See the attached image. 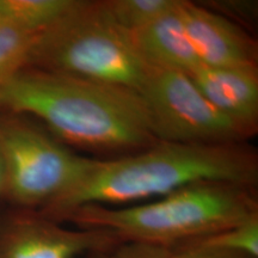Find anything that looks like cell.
I'll return each instance as SVG.
<instances>
[{"label":"cell","mask_w":258,"mask_h":258,"mask_svg":"<svg viewBox=\"0 0 258 258\" xmlns=\"http://www.w3.org/2000/svg\"><path fill=\"white\" fill-rule=\"evenodd\" d=\"M0 108L37 118L77 146L117 151L158 143L140 93L110 84L23 67L0 83Z\"/></svg>","instance_id":"1"},{"label":"cell","mask_w":258,"mask_h":258,"mask_svg":"<svg viewBox=\"0 0 258 258\" xmlns=\"http://www.w3.org/2000/svg\"><path fill=\"white\" fill-rule=\"evenodd\" d=\"M257 160L237 145L159 143L120 159L95 160L84 178L41 214L50 218L80 206H131L200 183L252 185Z\"/></svg>","instance_id":"2"},{"label":"cell","mask_w":258,"mask_h":258,"mask_svg":"<svg viewBox=\"0 0 258 258\" xmlns=\"http://www.w3.org/2000/svg\"><path fill=\"white\" fill-rule=\"evenodd\" d=\"M254 214L257 205L244 186L200 183L146 203L80 206L50 219L108 231L122 241L173 249L233 227Z\"/></svg>","instance_id":"3"},{"label":"cell","mask_w":258,"mask_h":258,"mask_svg":"<svg viewBox=\"0 0 258 258\" xmlns=\"http://www.w3.org/2000/svg\"><path fill=\"white\" fill-rule=\"evenodd\" d=\"M25 67L110 84L140 93L151 73L103 2H79L64 17L41 32Z\"/></svg>","instance_id":"4"},{"label":"cell","mask_w":258,"mask_h":258,"mask_svg":"<svg viewBox=\"0 0 258 258\" xmlns=\"http://www.w3.org/2000/svg\"><path fill=\"white\" fill-rule=\"evenodd\" d=\"M5 196L21 209L41 211L74 188L96 159L79 156L27 116H0Z\"/></svg>","instance_id":"5"},{"label":"cell","mask_w":258,"mask_h":258,"mask_svg":"<svg viewBox=\"0 0 258 258\" xmlns=\"http://www.w3.org/2000/svg\"><path fill=\"white\" fill-rule=\"evenodd\" d=\"M140 96L158 143L237 145L254 132L219 111L185 73L151 70Z\"/></svg>","instance_id":"6"},{"label":"cell","mask_w":258,"mask_h":258,"mask_svg":"<svg viewBox=\"0 0 258 258\" xmlns=\"http://www.w3.org/2000/svg\"><path fill=\"white\" fill-rule=\"evenodd\" d=\"M121 241L108 231L70 228L28 209H21L0 225V258H79Z\"/></svg>","instance_id":"7"},{"label":"cell","mask_w":258,"mask_h":258,"mask_svg":"<svg viewBox=\"0 0 258 258\" xmlns=\"http://www.w3.org/2000/svg\"><path fill=\"white\" fill-rule=\"evenodd\" d=\"M183 22L200 64L209 67L256 66L253 41L231 19L213 10L182 2Z\"/></svg>","instance_id":"8"},{"label":"cell","mask_w":258,"mask_h":258,"mask_svg":"<svg viewBox=\"0 0 258 258\" xmlns=\"http://www.w3.org/2000/svg\"><path fill=\"white\" fill-rule=\"evenodd\" d=\"M203 96L219 111L254 131L258 117L257 66H200L189 74Z\"/></svg>","instance_id":"9"},{"label":"cell","mask_w":258,"mask_h":258,"mask_svg":"<svg viewBox=\"0 0 258 258\" xmlns=\"http://www.w3.org/2000/svg\"><path fill=\"white\" fill-rule=\"evenodd\" d=\"M179 4L145 27L129 32L135 49L151 70L189 74L200 61L186 34Z\"/></svg>","instance_id":"10"},{"label":"cell","mask_w":258,"mask_h":258,"mask_svg":"<svg viewBox=\"0 0 258 258\" xmlns=\"http://www.w3.org/2000/svg\"><path fill=\"white\" fill-rule=\"evenodd\" d=\"M80 0H0V21L32 35L59 22Z\"/></svg>","instance_id":"11"},{"label":"cell","mask_w":258,"mask_h":258,"mask_svg":"<svg viewBox=\"0 0 258 258\" xmlns=\"http://www.w3.org/2000/svg\"><path fill=\"white\" fill-rule=\"evenodd\" d=\"M180 0H108L103 2L115 23L133 32L159 18L179 4Z\"/></svg>","instance_id":"12"},{"label":"cell","mask_w":258,"mask_h":258,"mask_svg":"<svg viewBox=\"0 0 258 258\" xmlns=\"http://www.w3.org/2000/svg\"><path fill=\"white\" fill-rule=\"evenodd\" d=\"M37 36L0 21V82L25 67Z\"/></svg>","instance_id":"13"},{"label":"cell","mask_w":258,"mask_h":258,"mask_svg":"<svg viewBox=\"0 0 258 258\" xmlns=\"http://www.w3.org/2000/svg\"><path fill=\"white\" fill-rule=\"evenodd\" d=\"M196 241L215 249L258 258V214L233 227Z\"/></svg>","instance_id":"14"},{"label":"cell","mask_w":258,"mask_h":258,"mask_svg":"<svg viewBox=\"0 0 258 258\" xmlns=\"http://www.w3.org/2000/svg\"><path fill=\"white\" fill-rule=\"evenodd\" d=\"M99 254L98 258H171L172 249L141 241H121Z\"/></svg>","instance_id":"15"},{"label":"cell","mask_w":258,"mask_h":258,"mask_svg":"<svg viewBox=\"0 0 258 258\" xmlns=\"http://www.w3.org/2000/svg\"><path fill=\"white\" fill-rule=\"evenodd\" d=\"M171 258H252L245 254L230 252L215 247L207 246L198 241L173 247Z\"/></svg>","instance_id":"16"},{"label":"cell","mask_w":258,"mask_h":258,"mask_svg":"<svg viewBox=\"0 0 258 258\" xmlns=\"http://www.w3.org/2000/svg\"><path fill=\"white\" fill-rule=\"evenodd\" d=\"M5 186H6L5 166H4V161H3L2 153H0V196H5Z\"/></svg>","instance_id":"17"},{"label":"cell","mask_w":258,"mask_h":258,"mask_svg":"<svg viewBox=\"0 0 258 258\" xmlns=\"http://www.w3.org/2000/svg\"><path fill=\"white\" fill-rule=\"evenodd\" d=\"M2 82H3V80H2ZM2 82H0V83H2Z\"/></svg>","instance_id":"18"}]
</instances>
